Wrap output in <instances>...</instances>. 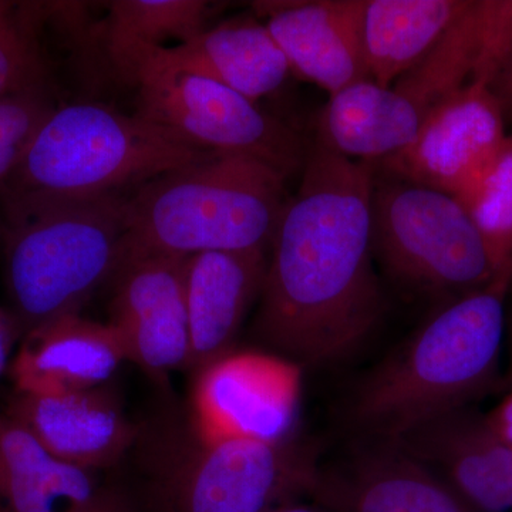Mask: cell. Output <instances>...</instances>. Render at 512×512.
Listing matches in <instances>:
<instances>
[{
	"label": "cell",
	"mask_w": 512,
	"mask_h": 512,
	"mask_svg": "<svg viewBox=\"0 0 512 512\" xmlns=\"http://www.w3.org/2000/svg\"><path fill=\"white\" fill-rule=\"evenodd\" d=\"M457 200L494 254L503 262H511L512 137L505 138L490 164Z\"/></svg>",
	"instance_id": "24"
},
{
	"label": "cell",
	"mask_w": 512,
	"mask_h": 512,
	"mask_svg": "<svg viewBox=\"0 0 512 512\" xmlns=\"http://www.w3.org/2000/svg\"><path fill=\"white\" fill-rule=\"evenodd\" d=\"M396 441L478 512H512V448L484 416L456 410Z\"/></svg>",
	"instance_id": "16"
},
{
	"label": "cell",
	"mask_w": 512,
	"mask_h": 512,
	"mask_svg": "<svg viewBox=\"0 0 512 512\" xmlns=\"http://www.w3.org/2000/svg\"><path fill=\"white\" fill-rule=\"evenodd\" d=\"M127 195L22 197L2 205L6 291L23 336L79 313L119 266ZM22 336V338H23Z\"/></svg>",
	"instance_id": "5"
},
{
	"label": "cell",
	"mask_w": 512,
	"mask_h": 512,
	"mask_svg": "<svg viewBox=\"0 0 512 512\" xmlns=\"http://www.w3.org/2000/svg\"><path fill=\"white\" fill-rule=\"evenodd\" d=\"M254 9L292 74L329 96L369 80L360 45L359 0L256 2Z\"/></svg>",
	"instance_id": "15"
},
{
	"label": "cell",
	"mask_w": 512,
	"mask_h": 512,
	"mask_svg": "<svg viewBox=\"0 0 512 512\" xmlns=\"http://www.w3.org/2000/svg\"><path fill=\"white\" fill-rule=\"evenodd\" d=\"M5 414L50 456L92 473L119 467L140 437V427L128 419L107 384L63 394L15 392Z\"/></svg>",
	"instance_id": "14"
},
{
	"label": "cell",
	"mask_w": 512,
	"mask_h": 512,
	"mask_svg": "<svg viewBox=\"0 0 512 512\" xmlns=\"http://www.w3.org/2000/svg\"><path fill=\"white\" fill-rule=\"evenodd\" d=\"M504 124L487 84L471 82L430 114L412 144L373 165L386 177L458 198L503 146Z\"/></svg>",
	"instance_id": "11"
},
{
	"label": "cell",
	"mask_w": 512,
	"mask_h": 512,
	"mask_svg": "<svg viewBox=\"0 0 512 512\" xmlns=\"http://www.w3.org/2000/svg\"><path fill=\"white\" fill-rule=\"evenodd\" d=\"M18 320L13 313L0 308V377L8 369L10 353L16 340L22 339Z\"/></svg>",
	"instance_id": "28"
},
{
	"label": "cell",
	"mask_w": 512,
	"mask_h": 512,
	"mask_svg": "<svg viewBox=\"0 0 512 512\" xmlns=\"http://www.w3.org/2000/svg\"><path fill=\"white\" fill-rule=\"evenodd\" d=\"M97 474L56 460L0 414V512H77L100 490Z\"/></svg>",
	"instance_id": "21"
},
{
	"label": "cell",
	"mask_w": 512,
	"mask_h": 512,
	"mask_svg": "<svg viewBox=\"0 0 512 512\" xmlns=\"http://www.w3.org/2000/svg\"><path fill=\"white\" fill-rule=\"evenodd\" d=\"M185 258L138 256L114 272L109 323L128 362L160 382L184 369L190 350L184 289Z\"/></svg>",
	"instance_id": "13"
},
{
	"label": "cell",
	"mask_w": 512,
	"mask_h": 512,
	"mask_svg": "<svg viewBox=\"0 0 512 512\" xmlns=\"http://www.w3.org/2000/svg\"><path fill=\"white\" fill-rule=\"evenodd\" d=\"M77 512H174L147 476H116L103 480L92 501Z\"/></svg>",
	"instance_id": "26"
},
{
	"label": "cell",
	"mask_w": 512,
	"mask_h": 512,
	"mask_svg": "<svg viewBox=\"0 0 512 512\" xmlns=\"http://www.w3.org/2000/svg\"><path fill=\"white\" fill-rule=\"evenodd\" d=\"M512 264L491 284L448 299L350 394L346 417L363 439L397 440L466 409L500 366Z\"/></svg>",
	"instance_id": "2"
},
{
	"label": "cell",
	"mask_w": 512,
	"mask_h": 512,
	"mask_svg": "<svg viewBox=\"0 0 512 512\" xmlns=\"http://www.w3.org/2000/svg\"><path fill=\"white\" fill-rule=\"evenodd\" d=\"M511 33L512 0H471L433 50L392 86L362 80L330 96L316 141L365 163L400 153L453 94L471 82L490 84Z\"/></svg>",
	"instance_id": "4"
},
{
	"label": "cell",
	"mask_w": 512,
	"mask_h": 512,
	"mask_svg": "<svg viewBox=\"0 0 512 512\" xmlns=\"http://www.w3.org/2000/svg\"><path fill=\"white\" fill-rule=\"evenodd\" d=\"M488 89L500 104L505 119L512 117V33L503 55L495 66Z\"/></svg>",
	"instance_id": "27"
},
{
	"label": "cell",
	"mask_w": 512,
	"mask_h": 512,
	"mask_svg": "<svg viewBox=\"0 0 512 512\" xmlns=\"http://www.w3.org/2000/svg\"><path fill=\"white\" fill-rule=\"evenodd\" d=\"M286 180L254 158L205 154L140 185L126 198L119 265L138 256L266 249L289 200Z\"/></svg>",
	"instance_id": "3"
},
{
	"label": "cell",
	"mask_w": 512,
	"mask_h": 512,
	"mask_svg": "<svg viewBox=\"0 0 512 512\" xmlns=\"http://www.w3.org/2000/svg\"><path fill=\"white\" fill-rule=\"evenodd\" d=\"M298 191L272 239L254 336L298 366L338 365L383 316L373 251L375 165L306 146Z\"/></svg>",
	"instance_id": "1"
},
{
	"label": "cell",
	"mask_w": 512,
	"mask_h": 512,
	"mask_svg": "<svg viewBox=\"0 0 512 512\" xmlns=\"http://www.w3.org/2000/svg\"><path fill=\"white\" fill-rule=\"evenodd\" d=\"M130 84L138 93L137 116L177 143L200 153L254 158L285 178L302 171L308 144L242 94L198 74L148 63Z\"/></svg>",
	"instance_id": "9"
},
{
	"label": "cell",
	"mask_w": 512,
	"mask_h": 512,
	"mask_svg": "<svg viewBox=\"0 0 512 512\" xmlns=\"http://www.w3.org/2000/svg\"><path fill=\"white\" fill-rule=\"evenodd\" d=\"M471 0H359V35L367 77L390 87L421 62Z\"/></svg>",
	"instance_id": "20"
},
{
	"label": "cell",
	"mask_w": 512,
	"mask_h": 512,
	"mask_svg": "<svg viewBox=\"0 0 512 512\" xmlns=\"http://www.w3.org/2000/svg\"><path fill=\"white\" fill-rule=\"evenodd\" d=\"M137 114L104 104L57 106L0 187V201L22 197L123 194L200 160Z\"/></svg>",
	"instance_id": "6"
},
{
	"label": "cell",
	"mask_w": 512,
	"mask_h": 512,
	"mask_svg": "<svg viewBox=\"0 0 512 512\" xmlns=\"http://www.w3.org/2000/svg\"><path fill=\"white\" fill-rule=\"evenodd\" d=\"M269 512H328L322 510V508L306 507V505L289 504L284 507L275 508V510Z\"/></svg>",
	"instance_id": "30"
},
{
	"label": "cell",
	"mask_w": 512,
	"mask_h": 512,
	"mask_svg": "<svg viewBox=\"0 0 512 512\" xmlns=\"http://www.w3.org/2000/svg\"><path fill=\"white\" fill-rule=\"evenodd\" d=\"M146 63L207 77L255 103L278 92L292 74L274 36L255 19L225 20L183 45L150 50L127 83Z\"/></svg>",
	"instance_id": "19"
},
{
	"label": "cell",
	"mask_w": 512,
	"mask_h": 512,
	"mask_svg": "<svg viewBox=\"0 0 512 512\" xmlns=\"http://www.w3.org/2000/svg\"><path fill=\"white\" fill-rule=\"evenodd\" d=\"M127 362L110 323L64 315L29 330L10 365L15 392L63 394L109 383Z\"/></svg>",
	"instance_id": "18"
},
{
	"label": "cell",
	"mask_w": 512,
	"mask_h": 512,
	"mask_svg": "<svg viewBox=\"0 0 512 512\" xmlns=\"http://www.w3.org/2000/svg\"><path fill=\"white\" fill-rule=\"evenodd\" d=\"M373 251L387 274L444 301L494 281L503 262L466 208L447 192L397 178L375 180Z\"/></svg>",
	"instance_id": "8"
},
{
	"label": "cell",
	"mask_w": 512,
	"mask_h": 512,
	"mask_svg": "<svg viewBox=\"0 0 512 512\" xmlns=\"http://www.w3.org/2000/svg\"><path fill=\"white\" fill-rule=\"evenodd\" d=\"M42 3L0 0V99L49 86L39 40Z\"/></svg>",
	"instance_id": "23"
},
{
	"label": "cell",
	"mask_w": 512,
	"mask_h": 512,
	"mask_svg": "<svg viewBox=\"0 0 512 512\" xmlns=\"http://www.w3.org/2000/svg\"><path fill=\"white\" fill-rule=\"evenodd\" d=\"M56 107L49 86L0 99V187L16 170L37 130Z\"/></svg>",
	"instance_id": "25"
},
{
	"label": "cell",
	"mask_w": 512,
	"mask_h": 512,
	"mask_svg": "<svg viewBox=\"0 0 512 512\" xmlns=\"http://www.w3.org/2000/svg\"><path fill=\"white\" fill-rule=\"evenodd\" d=\"M484 419L495 436L512 448V390Z\"/></svg>",
	"instance_id": "29"
},
{
	"label": "cell",
	"mask_w": 512,
	"mask_h": 512,
	"mask_svg": "<svg viewBox=\"0 0 512 512\" xmlns=\"http://www.w3.org/2000/svg\"><path fill=\"white\" fill-rule=\"evenodd\" d=\"M319 464L312 497L328 512H478L426 464L392 440L363 439Z\"/></svg>",
	"instance_id": "12"
},
{
	"label": "cell",
	"mask_w": 512,
	"mask_h": 512,
	"mask_svg": "<svg viewBox=\"0 0 512 512\" xmlns=\"http://www.w3.org/2000/svg\"><path fill=\"white\" fill-rule=\"evenodd\" d=\"M265 248L201 252L185 258L190 350L185 370L197 373L232 352L252 303L264 289Z\"/></svg>",
	"instance_id": "17"
},
{
	"label": "cell",
	"mask_w": 512,
	"mask_h": 512,
	"mask_svg": "<svg viewBox=\"0 0 512 512\" xmlns=\"http://www.w3.org/2000/svg\"><path fill=\"white\" fill-rule=\"evenodd\" d=\"M211 6L202 0H114L101 22L111 66L128 82L144 53L175 40L183 45L208 28Z\"/></svg>",
	"instance_id": "22"
},
{
	"label": "cell",
	"mask_w": 512,
	"mask_h": 512,
	"mask_svg": "<svg viewBox=\"0 0 512 512\" xmlns=\"http://www.w3.org/2000/svg\"><path fill=\"white\" fill-rule=\"evenodd\" d=\"M146 476L174 512H269L311 494L318 451L292 436L282 441H204L191 424L140 430Z\"/></svg>",
	"instance_id": "7"
},
{
	"label": "cell",
	"mask_w": 512,
	"mask_h": 512,
	"mask_svg": "<svg viewBox=\"0 0 512 512\" xmlns=\"http://www.w3.org/2000/svg\"><path fill=\"white\" fill-rule=\"evenodd\" d=\"M301 366L261 352L227 353L195 373L190 424L204 441L295 436Z\"/></svg>",
	"instance_id": "10"
}]
</instances>
